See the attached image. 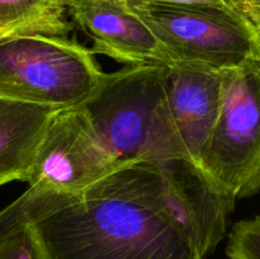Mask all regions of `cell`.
<instances>
[{"instance_id": "obj_2", "label": "cell", "mask_w": 260, "mask_h": 259, "mask_svg": "<svg viewBox=\"0 0 260 259\" xmlns=\"http://www.w3.org/2000/svg\"><path fill=\"white\" fill-rule=\"evenodd\" d=\"M169 69L128 65L106 73L96 90L79 106L104 146L122 164L160 165L187 159L168 108Z\"/></svg>"}, {"instance_id": "obj_14", "label": "cell", "mask_w": 260, "mask_h": 259, "mask_svg": "<svg viewBox=\"0 0 260 259\" xmlns=\"http://www.w3.org/2000/svg\"><path fill=\"white\" fill-rule=\"evenodd\" d=\"M260 33V0H230Z\"/></svg>"}, {"instance_id": "obj_11", "label": "cell", "mask_w": 260, "mask_h": 259, "mask_svg": "<svg viewBox=\"0 0 260 259\" xmlns=\"http://www.w3.org/2000/svg\"><path fill=\"white\" fill-rule=\"evenodd\" d=\"M65 0H0V32L10 36L46 35L69 37Z\"/></svg>"}, {"instance_id": "obj_3", "label": "cell", "mask_w": 260, "mask_h": 259, "mask_svg": "<svg viewBox=\"0 0 260 259\" xmlns=\"http://www.w3.org/2000/svg\"><path fill=\"white\" fill-rule=\"evenodd\" d=\"M123 165L104 146L80 107L57 111L38 149L29 188L0 211V240L75 203Z\"/></svg>"}, {"instance_id": "obj_15", "label": "cell", "mask_w": 260, "mask_h": 259, "mask_svg": "<svg viewBox=\"0 0 260 259\" xmlns=\"http://www.w3.org/2000/svg\"><path fill=\"white\" fill-rule=\"evenodd\" d=\"M151 2H164V3H226L228 0H151Z\"/></svg>"}, {"instance_id": "obj_7", "label": "cell", "mask_w": 260, "mask_h": 259, "mask_svg": "<svg viewBox=\"0 0 260 259\" xmlns=\"http://www.w3.org/2000/svg\"><path fill=\"white\" fill-rule=\"evenodd\" d=\"M156 167L165 211L205 259L225 236L236 198L190 160L174 159Z\"/></svg>"}, {"instance_id": "obj_16", "label": "cell", "mask_w": 260, "mask_h": 259, "mask_svg": "<svg viewBox=\"0 0 260 259\" xmlns=\"http://www.w3.org/2000/svg\"><path fill=\"white\" fill-rule=\"evenodd\" d=\"M9 37H10V36H8V35H5V33L0 32V41L5 40V38H9Z\"/></svg>"}, {"instance_id": "obj_6", "label": "cell", "mask_w": 260, "mask_h": 259, "mask_svg": "<svg viewBox=\"0 0 260 259\" xmlns=\"http://www.w3.org/2000/svg\"><path fill=\"white\" fill-rule=\"evenodd\" d=\"M201 168L236 200L260 190V58L226 71L222 107Z\"/></svg>"}, {"instance_id": "obj_5", "label": "cell", "mask_w": 260, "mask_h": 259, "mask_svg": "<svg viewBox=\"0 0 260 259\" xmlns=\"http://www.w3.org/2000/svg\"><path fill=\"white\" fill-rule=\"evenodd\" d=\"M94 55L69 37L5 38L0 41V95L58 109L81 106L106 76Z\"/></svg>"}, {"instance_id": "obj_10", "label": "cell", "mask_w": 260, "mask_h": 259, "mask_svg": "<svg viewBox=\"0 0 260 259\" xmlns=\"http://www.w3.org/2000/svg\"><path fill=\"white\" fill-rule=\"evenodd\" d=\"M57 111L0 95V185L28 183L41 142Z\"/></svg>"}, {"instance_id": "obj_8", "label": "cell", "mask_w": 260, "mask_h": 259, "mask_svg": "<svg viewBox=\"0 0 260 259\" xmlns=\"http://www.w3.org/2000/svg\"><path fill=\"white\" fill-rule=\"evenodd\" d=\"M68 15L91 38L95 53L127 65H179L129 0H65Z\"/></svg>"}, {"instance_id": "obj_9", "label": "cell", "mask_w": 260, "mask_h": 259, "mask_svg": "<svg viewBox=\"0 0 260 259\" xmlns=\"http://www.w3.org/2000/svg\"><path fill=\"white\" fill-rule=\"evenodd\" d=\"M226 71L179 63L169 69L168 108L185 157L198 167L216 126Z\"/></svg>"}, {"instance_id": "obj_1", "label": "cell", "mask_w": 260, "mask_h": 259, "mask_svg": "<svg viewBox=\"0 0 260 259\" xmlns=\"http://www.w3.org/2000/svg\"><path fill=\"white\" fill-rule=\"evenodd\" d=\"M41 259H202L165 211L156 165L126 164L36 222Z\"/></svg>"}, {"instance_id": "obj_12", "label": "cell", "mask_w": 260, "mask_h": 259, "mask_svg": "<svg viewBox=\"0 0 260 259\" xmlns=\"http://www.w3.org/2000/svg\"><path fill=\"white\" fill-rule=\"evenodd\" d=\"M226 254L230 259H260V216L233 226Z\"/></svg>"}, {"instance_id": "obj_4", "label": "cell", "mask_w": 260, "mask_h": 259, "mask_svg": "<svg viewBox=\"0 0 260 259\" xmlns=\"http://www.w3.org/2000/svg\"><path fill=\"white\" fill-rule=\"evenodd\" d=\"M129 4L178 63L228 71L260 58V33L230 0Z\"/></svg>"}, {"instance_id": "obj_13", "label": "cell", "mask_w": 260, "mask_h": 259, "mask_svg": "<svg viewBox=\"0 0 260 259\" xmlns=\"http://www.w3.org/2000/svg\"><path fill=\"white\" fill-rule=\"evenodd\" d=\"M0 259H41L29 226L18 229L0 240Z\"/></svg>"}]
</instances>
